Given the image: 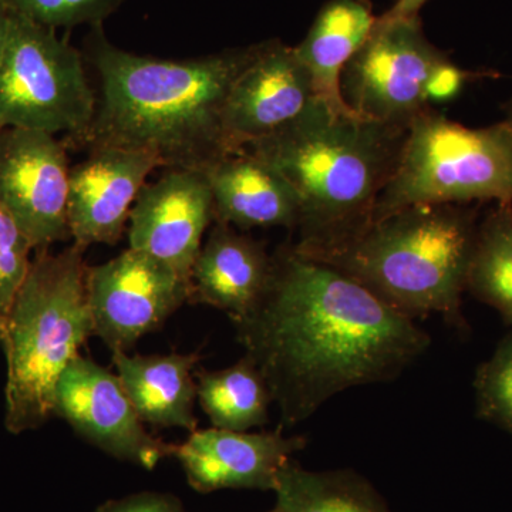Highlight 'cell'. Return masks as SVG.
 <instances>
[{
	"label": "cell",
	"mask_w": 512,
	"mask_h": 512,
	"mask_svg": "<svg viewBox=\"0 0 512 512\" xmlns=\"http://www.w3.org/2000/svg\"><path fill=\"white\" fill-rule=\"evenodd\" d=\"M5 326H6V316L2 315V313H0V336H2V333L5 332Z\"/></svg>",
	"instance_id": "4dcf8cb0"
},
{
	"label": "cell",
	"mask_w": 512,
	"mask_h": 512,
	"mask_svg": "<svg viewBox=\"0 0 512 512\" xmlns=\"http://www.w3.org/2000/svg\"><path fill=\"white\" fill-rule=\"evenodd\" d=\"M448 59L429 42L420 16L382 15L340 77L346 106L362 119L409 127L429 110L426 84Z\"/></svg>",
	"instance_id": "ba28073f"
},
{
	"label": "cell",
	"mask_w": 512,
	"mask_h": 512,
	"mask_svg": "<svg viewBox=\"0 0 512 512\" xmlns=\"http://www.w3.org/2000/svg\"><path fill=\"white\" fill-rule=\"evenodd\" d=\"M69 184L66 146L55 134L0 128V202L33 251L72 239Z\"/></svg>",
	"instance_id": "30bf717a"
},
{
	"label": "cell",
	"mask_w": 512,
	"mask_h": 512,
	"mask_svg": "<svg viewBox=\"0 0 512 512\" xmlns=\"http://www.w3.org/2000/svg\"><path fill=\"white\" fill-rule=\"evenodd\" d=\"M271 512H390L375 488L352 471H308L291 461L279 473Z\"/></svg>",
	"instance_id": "44dd1931"
},
{
	"label": "cell",
	"mask_w": 512,
	"mask_h": 512,
	"mask_svg": "<svg viewBox=\"0 0 512 512\" xmlns=\"http://www.w3.org/2000/svg\"><path fill=\"white\" fill-rule=\"evenodd\" d=\"M33 248L0 202V313L8 315L13 299L28 275Z\"/></svg>",
	"instance_id": "d4e9b609"
},
{
	"label": "cell",
	"mask_w": 512,
	"mask_h": 512,
	"mask_svg": "<svg viewBox=\"0 0 512 512\" xmlns=\"http://www.w3.org/2000/svg\"><path fill=\"white\" fill-rule=\"evenodd\" d=\"M84 251L74 244L35 251L6 315L5 427L15 436L53 416L57 382L94 335Z\"/></svg>",
	"instance_id": "5b68a950"
},
{
	"label": "cell",
	"mask_w": 512,
	"mask_h": 512,
	"mask_svg": "<svg viewBox=\"0 0 512 512\" xmlns=\"http://www.w3.org/2000/svg\"><path fill=\"white\" fill-rule=\"evenodd\" d=\"M409 127L339 114L316 100L301 117L249 146L291 183L301 202L293 248L319 258L355 239L373 220Z\"/></svg>",
	"instance_id": "3957f363"
},
{
	"label": "cell",
	"mask_w": 512,
	"mask_h": 512,
	"mask_svg": "<svg viewBox=\"0 0 512 512\" xmlns=\"http://www.w3.org/2000/svg\"><path fill=\"white\" fill-rule=\"evenodd\" d=\"M429 0H397L392 9L387 10L383 15L389 18H410V16H420V10Z\"/></svg>",
	"instance_id": "83f0119b"
},
{
	"label": "cell",
	"mask_w": 512,
	"mask_h": 512,
	"mask_svg": "<svg viewBox=\"0 0 512 512\" xmlns=\"http://www.w3.org/2000/svg\"><path fill=\"white\" fill-rule=\"evenodd\" d=\"M306 444L305 437L285 436L281 427L262 433L211 427L192 431L183 443L174 444L173 457L198 493L274 491L279 473Z\"/></svg>",
	"instance_id": "5bb4252c"
},
{
	"label": "cell",
	"mask_w": 512,
	"mask_h": 512,
	"mask_svg": "<svg viewBox=\"0 0 512 512\" xmlns=\"http://www.w3.org/2000/svg\"><path fill=\"white\" fill-rule=\"evenodd\" d=\"M478 414L512 434V333L476 377Z\"/></svg>",
	"instance_id": "603a6c76"
},
{
	"label": "cell",
	"mask_w": 512,
	"mask_h": 512,
	"mask_svg": "<svg viewBox=\"0 0 512 512\" xmlns=\"http://www.w3.org/2000/svg\"><path fill=\"white\" fill-rule=\"evenodd\" d=\"M258 45L174 60L134 55L99 37L96 114L82 140L92 148L144 151L160 167L205 171L231 154L222 117L232 84Z\"/></svg>",
	"instance_id": "7a4b0ae2"
},
{
	"label": "cell",
	"mask_w": 512,
	"mask_h": 512,
	"mask_svg": "<svg viewBox=\"0 0 512 512\" xmlns=\"http://www.w3.org/2000/svg\"><path fill=\"white\" fill-rule=\"evenodd\" d=\"M376 19L369 0H328L305 39L295 46L296 55L311 74L316 99L335 113L356 116L340 93V77L366 42Z\"/></svg>",
	"instance_id": "d6986e66"
},
{
	"label": "cell",
	"mask_w": 512,
	"mask_h": 512,
	"mask_svg": "<svg viewBox=\"0 0 512 512\" xmlns=\"http://www.w3.org/2000/svg\"><path fill=\"white\" fill-rule=\"evenodd\" d=\"M232 323L268 383L281 429L352 387L392 382L431 346L413 319L293 245L275 252L264 296Z\"/></svg>",
	"instance_id": "6da1fadb"
},
{
	"label": "cell",
	"mask_w": 512,
	"mask_h": 512,
	"mask_svg": "<svg viewBox=\"0 0 512 512\" xmlns=\"http://www.w3.org/2000/svg\"><path fill=\"white\" fill-rule=\"evenodd\" d=\"M53 416L109 456L146 470L173 457L174 444L147 433L119 376L89 357L77 356L64 370L56 386Z\"/></svg>",
	"instance_id": "8fae6325"
},
{
	"label": "cell",
	"mask_w": 512,
	"mask_h": 512,
	"mask_svg": "<svg viewBox=\"0 0 512 512\" xmlns=\"http://www.w3.org/2000/svg\"><path fill=\"white\" fill-rule=\"evenodd\" d=\"M316 100L311 74L295 47L278 40L259 43L225 104L222 127L229 151L247 150L272 136L301 117Z\"/></svg>",
	"instance_id": "7c38bea8"
},
{
	"label": "cell",
	"mask_w": 512,
	"mask_h": 512,
	"mask_svg": "<svg viewBox=\"0 0 512 512\" xmlns=\"http://www.w3.org/2000/svg\"><path fill=\"white\" fill-rule=\"evenodd\" d=\"M512 205V126L470 128L430 107L410 123L373 222L419 205Z\"/></svg>",
	"instance_id": "8992f818"
},
{
	"label": "cell",
	"mask_w": 512,
	"mask_h": 512,
	"mask_svg": "<svg viewBox=\"0 0 512 512\" xmlns=\"http://www.w3.org/2000/svg\"><path fill=\"white\" fill-rule=\"evenodd\" d=\"M504 121H507V123L510 124V126H512V99H511L510 103H508L507 117H505Z\"/></svg>",
	"instance_id": "f546056e"
},
{
	"label": "cell",
	"mask_w": 512,
	"mask_h": 512,
	"mask_svg": "<svg viewBox=\"0 0 512 512\" xmlns=\"http://www.w3.org/2000/svg\"><path fill=\"white\" fill-rule=\"evenodd\" d=\"M191 282L144 252L128 248L87 268L94 336L111 352H128L190 303Z\"/></svg>",
	"instance_id": "9c48e42d"
},
{
	"label": "cell",
	"mask_w": 512,
	"mask_h": 512,
	"mask_svg": "<svg viewBox=\"0 0 512 512\" xmlns=\"http://www.w3.org/2000/svg\"><path fill=\"white\" fill-rule=\"evenodd\" d=\"M212 222L214 198L205 171L173 168L138 194L128 221V248L153 256L190 281Z\"/></svg>",
	"instance_id": "4fadbf2b"
},
{
	"label": "cell",
	"mask_w": 512,
	"mask_h": 512,
	"mask_svg": "<svg viewBox=\"0 0 512 512\" xmlns=\"http://www.w3.org/2000/svg\"><path fill=\"white\" fill-rule=\"evenodd\" d=\"M10 12L6 6L5 0H0V53L5 46L6 36H8Z\"/></svg>",
	"instance_id": "f1b7e54d"
},
{
	"label": "cell",
	"mask_w": 512,
	"mask_h": 512,
	"mask_svg": "<svg viewBox=\"0 0 512 512\" xmlns=\"http://www.w3.org/2000/svg\"><path fill=\"white\" fill-rule=\"evenodd\" d=\"M96 512H188L180 498L170 493L141 491L99 505Z\"/></svg>",
	"instance_id": "4316f807"
},
{
	"label": "cell",
	"mask_w": 512,
	"mask_h": 512,
	"mask_svg": "<svg viewBox=\"0 0 512 512\" xmlns=\"http://www.w3.org/2000/svg\"><path fill=\"white\" fill-rule=\"evenodd\" d=\"M477 228L466 205H419L373 222L315 261L355 279L407 318L439 313L457 325Z\"/></svg>",
	"instance_id": "277c9868"
},
{
	"label": "cell",
	"mask_w": 512,
	"mask_h": 512,
	"mask_svg": "<svg viewBox=\"0 0 512 512\" xmlns=\"http://www.w3.org/2000/svg\"><path fill=\"white\" fill-rule=\"evenodd\" d=\"M96 109L79 52L55 30L10 13L0 53V128L67 133L82 140Z\"/></svg>",
	"instance_id": "52a82bcc"
},
{
	"label": "cell",
	"mask_w": 512,
	"mask_h": 512,
	"mask_svg": "<svg viewBox=\"0 0 512 512\" xmlns=\"http://www.w3.org/2000/svg\"><path fill=\"white\" fill-rule=\"evenodd\" d=\"M487 76H491V73L470 72L446 59L430 74L426 84V99L430 106L434 103H450L460 96L468 82Z\"/></svg>",
	"instance_id": "484cf974"
},
{
	"label": "cell",
	"mask_w": 512,
	"mask_h": 512,
	"mask_svg": "<svg viewBox=\"0 0 512 512\" xmlns=\"http://www.w3.org/2000/svg\"><path fill=\"white\" fill-rule=\"evenodd\" d=\"M274 269V255L248 235L215 222L191 271L190 303L244 318L264 296Z\"/></svg>",
	"instance_id": "2e32d148"
},
{
	"label": "cell",
	"mask_w": 512,
	"mask_h": 512,
	"mask_svg": "<svg viewBox=\"0 0 512 512\" xmlns=\"http://www.w3.org/2000/svg\"><path fill=\"white\" fill-rule=\"evenodd\" d=\"M467 289L512 323V205H498L478 225Z\"/></svg>",
	"instance_id": "7402d4cb"
},
{
	"label": "cell",
	"mask_w": 512,
	"mask_h": 512,
	"mask_svg": "<svg viewBox=\"0 0 512 512\" xmlns=\"http://www.w3.org/2000/svg\"><path fill=\"white\" fill-rule=\"evenodd\" d=\"M111 360L144 424L190 433L197 430L194 369L201 360L197 352L148 356L111 352Z\"/></svg>",
	"instance_id": "ac0fdd59"
},
{
	"label": "cell",
	"mask_w": 512,
	"mask_h": 512,
	"mask_svg": "<svg viewBox=\"0 0 512 512\" xmlns=\"http://www.w3.org/2000/svg\"><path fill=\"white\" fill-rule=\"evenodd\" d=\"M121 0H5L9 12L43 28H72L99 23L114 12Z\"/></svg>",
	"instance_id": "cb8c5ba5"
},
{
	"label": "cell",
	"mask_w": 512,
	"mask_h": 512,
	"mask_svg": "<svg viewBox=\"0 0 512 512\" xmlns=\"http://www.w3.org/2000/svg\"><path fill=\"white\" fill-rule=\"evenodd\" d=\"M160 167L153 154L121 148H93L70 168L69 212L73 244L116 245L148 175Z\"/></svg>",
	"instance_id": "9a60e30c"
},
{
	"label": "cell",
	"mask_w": 512,
	"mask_h": 512,
	"mask_svg": "<svg viewBox=\"0 0 512 512\" xmlns=\"http://www.w3.org/2000/svg\"><path fill=\"white\" fill-rule=\"evenodd\" d=\"M214 198V222L241 229L298 228L301 202L291 183L247 150L205 170Z\"/></svg>",
	"instance_id": "e0dca14e"
},
{
	"label": "cell",
	"mask_w": 512,
	"mask_h": 512,
	"mask_svg": "<svg viewBox=\"0 0 512 512\" xmlns=\"http://www.w3.org/2000/svg\"><path fill=\"white\" fill-rule=\"evenodd\" d=\"M195 380L197 400L212 427L251 431L268 423L271 390L247 356L227 369L197 370Z\"/></svg>",
	"instance_id": "ffe728a7"
}]
</instances>
